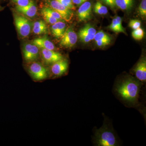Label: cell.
<instances>
[{
    "label": "cell",
    "mask_w": 146,
    "mask_h": 146,
    "mask_svg": "<svg viewBox=\"0 0 146 146\" xmlns=\"http://www.w3.org/2000/svg\"><path fill=\"white\" fill-rule=\"evenodd\" d=\"M142 83L136 78L126 76L116 83L115 91L124 102L135 106L138 102Z\"/></svg>",
    "instance_id": "1"
},
{
    "label": "cell",
    "mask_w": 146,
    "mask_h": 146,
    "mask_svg": "<svg viewBox=\"0 0 146 146\" xmlns=\"http://www.w3.org/2000/svg\"><path fill=\"white\" fill-rule=\"evenodd\" d=\"M94 141L96 146L119 145V140L115 131L111 126L105 122L101 127L96 130Z\"/></svg>",
    "instance_id": "2"
},
{
    "label": "cell",
    "mask_w": 146,
    "mask_h": 146,
    "mask_svg": "<svg viewBox=\"0 0 146 146\" xmlns=\"http://www.w3.org/2000/svg\"><path fill=\"white\" fill-rule=\"evenodd\" d=\"M13 16L15 25L18 34L23 38L27 37L31 32V22L24 15L14 13Z\"/></svg>",
    "instance_id": "3"
},
{
    "label": "cell",
    "mask_w": 146,
    "mask_h": 146,
    "mask_svg": "<svg viewBox=\"0 0 146 146\" xmlns=\"http://www.w3.org/2000/svg\"><path fill=\"white\" fill-rule=\"evenodd\" d=\"M30 63L28 68V71L33 80L40 81L48 77V70L42 63L36 61Z\"/></svg>",
    "instance_id": "4"
},
{
    "label": "cell",
    "mask_w": 146,
    "mask_h": 146,
    "mask_svg": "<svg viewBox=\"0 0 146 146\" xmlns=\"http://www.w3.org/2000/svg\"><path fill=\"white\" fill-rule=\"evenodd\" d=\"M49 7L56 11L65 21L69 22L72 18L74 13L72 9L66 7L56 0H47Z\"/></svg>",
    "instance_id": "5"
},
{
    "label": "cell",
    "mask_w": 146,
    "mask_h": 146,
    "mask_svg": "<svg viewBox=\"0 0 146 146\" xmlns=\"http://www.w3.org/2000/svg\"><path fill=\"white\" fill-rule=\"evenodd\" d=\"M23 52L24 59L27 63L35 62L39 58V48L33 44H25L23 47Z\"/></svg>",
    "instance_id": "6"
},
{
    "label": "cell",
    "mask_w": 146,
    "mask_h": 146,
    "mask_svg": "<svg viewBox=\"0 0 146 146\" xmlns=\"http://www.w3.org/2000/svg\"><path fill=\"white\" fill-rule=\"evenodd\" d=\"M78 36L72 27H68L61 36L59 44L66 48H71L74 46L77 41Z\"/></svg>",
    "instance_id": "7"
},
{
    "label": "cell",
    "mask_w": 146,
    "mask_h": 146,
    "mask_svg": "<svg viewBox=\"0 0 146 146\" xmlns=\"http://www.w3.org/2000/svg\"><path fill=\"white\" fill-rule=\"evenodd\" d=\"M136 78L142 83L146 81V58L144 56L141 58L133 70Z\"/></svg>",
    "instance_id": "8"
},
{
    "label": "cell",
    "mask_w": 146,
    "mask_h": 146,
    "mask_svg": "<svg viewBox=\"0 0 146 146\" xmlns=\"http://www.w3.org/2000/svg\"><path fill=\"white\" fill-rule=\"evenodd\" d=\"M40 54L43 62L46 64H53L63 58L61 54L53 50L41 49Z\"/></svg>",
    "instance_id": "9"
},
{
    "label": "cell",
    "mask_w": 146,
    "mask_h": 146,
    "mask_svg": "<svg viewBox=\"0 0 146 146\" xmlns=\"http://www.w3.org/2000/svg\"><path fill=\"white\" fill-rule=\"evenodd\" d=\"M96 33V31L90 24L85 25L78 33L80 39L83 43H88L94 40V36Z\"/></svg>",
    "instance_id": "10"
},
{
    "label": "cell",
    "mask_w": 146,
    "mask_h": 146,
    "mask_svg": "<svg viewBox=\"0 0 146 146\" xmlns=\"http://www.w3.org/2000/svg\"><path fill=\"white\" fill-rule=\"evenodd\" d=\"M92 13V5L90 2L83 3L79 6L78 10V17L80 22H84L89 20Z\"/></svg>",
    "instance_id": "11"
},
{
    "label": "cell",
    "mask_w": 146,
    "mask_h": 146,
    "mask_svg": "<svg viewBox=\"0 0 146 146\" xmlns=\"http://www.w3.org/2000/svg\"><path fill=\"white\" fill-rule=\"evenodd\" d=\"M16 10L24 16L29 18H33L36 16L37 9L34 1L31 0L28 5L25 6L21 7L16 5Z\"/></svg>",
    "instance_id": "12"
},
{
    "label": "cell",
    "mask_w": 146,
    "mask_h": 146,
    "mask_svg": "<svg viewBox=\"0 0 146 146\" xmlns=\"http://www.w3.org/2000/svg\"><path fill=\"white\" fill-rule=\"evenodd\" d=\"M68 63L66 59H62L53 63L51 67V71L56 76H62L68 70Z\"/></svg>",
    "instance_id": "13"
},
{
    "label": "cell",
    "mask_w": 146,
    "mask_h": 146,
    "mask_svg": "<svg viewBox=\"0 0 146 146\" xmlns=\"http://www.w3.org/2000/svg\"><path fill=\"white\" fill-rule=\"evenodd\" d=\"M33 44L41 49H44L54 50L55 49L53 43L46 36L34 39L33 41Z\"/></svg>",
    "instance_id": "14"
},
{
    "label": "cell",
    "mask_w": 146,
    "mask_h": 146,
    "mask_svg": "<svg viewBox=\"0 0 146 146\" xmlns=\"http://www.w3.org/2000/svg\"><path fill=\"white\" fill-rule=\"evenodd\" d=\"M51 30L53 36L56 38H61L66 30V25L63 21H58L53 24Z\"/></svg>",
    "instance_id": "15"
},
{
    "label": "cell",
    "mask_w": 146,
    "mask_h": 146,
    "mask_svg": "<svg viewBox=\"0 0 146 146\" xmlns=\"http://www.w3.org/2000/svg\"><path fill=\"white\" fill-rule=\"evenodd\" d=\"M33 31L35 34L37 35L47 34L48 32V26L44 21H36L33 24Z\"/></svg>",
    "instance_id": "16"
},
{
    "label": "cell",
    "mask_w": 146,
    "mask_h": 146,
    "mask_svg": "<svg viewBox=\"0 0 146 146\" xmlns=\"http://www.w3.org/2000/svg\"><path fill=\"white\" fill-rule=\"evenodd\" d=\"M109 29L112 31L117 33H123L126 34L125 29L123 27L122 24V19L119 16H117L112 21V23L109 26Z\"/></svg>",
    "instance_id": "17"
},
{
    "label": "cell",
    "mask_w": 146,
    "mask_h": 146,
    "mask_svg": "<svg viewBox=\"0 0 146 146\" xmlns=\"http://www.w3.org/2000/svg\"><path fill=\"white\" fill-rule=\"evenodd\" d=\"M134 0H115L116 7L124 11H130L134 5Z\"/></svg>",
    "instance_id": "18"
},
{
    "label": "cell",
    "mask_w": 146,
    "mask_h": 146,
    "mask_svg": "<svg viewBox=\"0 0 146 146\" xmlns=\"http://www.w3.org/2000/svg\"><path fill=\"white\" fill-rule=\"evenodd\" d=\"M41 11V13H46L53 18H55L59 21L65 22L58 12L49 7H42Z\"/></svg>",
    "instance_id": "19"
},
{
    "label": "cell",
    "mask_w": 146,
    "mask_h": 146,
    "mask_svg": "<svg viewBox=\"0 0 146 146\" xmlns=\"http://www.w3.org/2000/svg\"><path fill=\"white\" fill-rule=\"evenodd\" d=\"M94 12L99 15H106L108 13V10L106 7L103 5L100 2H97L94 7Z\"/></svg>",
    "instance_id": "20"
},
{
    "label": "cell",
    "mask_w": 146,
    "mask_h": 146,
    "mask_svg": "<svg viewBox=\"0 0 146 146\" xmlns=\"http://www.w3.org/2000/svg\"><path fill=\"white\" fill-rule=\"evenodd\" d=\"M94 39L96 42L97 41H104V40L111 41L110 36L103 31H100L96 33L94 36Z\"/></svg>",
    "instance_id": "21"
},
{
    "label": "cell",
    "mask_w": 146,
    "mask_h": 146,
    "mask_svg": "<svg viewBox=\"0 0 146 146\" xmlns=\"http://www.w3.org/2000/svg\"><path fill=\"white\" fill-rule=\"evenodd\" d=\"M132 37L137 40H141L143 38L144 31L141 28L134 30L131 33Z\"/></svg>",
    "instance_id": "22"
},
{
    "label": "cell",
    "mask_w": 146,
    "mask_h": 146,
    "mask_svg": "<svg viewBox=\"0 0 146 146\" xmlns=\"http://www.w3.org/2000/svg\"><path fill=\"white\" fill-rule=\"evenodd\" d=\"M138 13L142 17L146 18V0H142L139 7Z\"/></svg>",
    "instance_id": "23"
},
{
    "label": "cell",
    "mask_w": 146,
    "mask_h": 146,
    "mask_svg": "<svg viewBox=\"0 0 146 146\" xmlns=\"http://www.w3.org/2000/svg\"><path fill=\"white\" fill-rule=\"evenodd\" d=\"M66 7L73 10L75 9V7L73 3L72 0H56Z\"/></svg>",
    "instance_id": "24"
},
{
    "label": "cell",
    "mask_w": 146,
    "mask_h": 146,
    "mask_svg": "<svg viewBox=\"0 0 146 146\" xmlns=\"http://www.w3.org/2000/svg\"><path fill=\"white\" fill-rule=\"evenodd\" d=\"M141 26V21L136 19H132L131 20L129 23V27L133 30L139 28Z\"/></svg>",
    "instance_id": "25"
},
{
    "label": "cell",
    "mask_w": 146,
    "mask_h": 146,
    "mask_svg": "<svg viewBox=\"0 0 146 146\" xmlns=\"http://www.w3.org/2000/svg\"><path fill=\"white\" fill-rule=\"evenodd\" d=\"M42 13L45 21L48 23L53 25V24L55 23H56L58 22V21H60L58 20L57 19H56L55 18H53V17H52V16H50L49 15L46 14V13Z\"/></svg>",
    "instance_id": "26"
},
{
    "label": "cell",
    "mask_w": 146,
    "mask_h": 146,
    "mask_svg": "<svg viewBox=\"0 0 146 146\" xmlns=\"http://www.w3.org/2000/svg\"><path fill=\"white\" fill-rule=\"evenodd\" d=\"M11 1L16 4L17 6L23 7L28 5L31 0H11Z\"/></svg>",
    "instance_id": "27"
},
{
    "label": "cell",
    "mask_w": 146,
    "mask_h": 146,
    "mask_svg": "<svg viewBox=\"0 0 146 146\" xmlns=\"http://www.w3.org/2000/svg\"><path fill=\"white\" fill-rule=\"evenodd\" d=\"M100 1L112 9H115L116 7L115 0H100Z\"/></svg>",
    "instance_id": "28"
},
{
    "label": "cell",
    "mask_w": 146,
    "mask_h": 146,
    "mask_svg": "<svg viewBox=\"0 0 146 146\" xmlns=\"http://www.w3.org/2000/svg\"><path fill=\"white\" fill-rule=\"evenodd\" d=\"M111 41L110 40H104V41H99L96 42V44L98 46L103 47L107 46L110 44Z\"/></svg>",
    "instance_id": "29"
},
{
    "label": "cell",
    "mask_w": 146,
    "mask_h": 146,
    "mask_svg": "<svg viewBox=\"0 0 146 146\" xmlns=\"http://www.w3.org/2000/svg\"><path fill=\"white\" fill-rule=\"evenodd\" d=\"M87 1V0H72V1L74 4H75L78 6H80L82 4Z\"/></svg>",
    "instance_id": "30"
},
{
    "label": "cell",
    "mask_w": 146,
    "mask_h": 146,
    "mask_svg": "<svg viewBox=\"0 0 146 146\" xmlns=\"http://www.w3.org/2000/svg\"><path fill=\"white\" fill-rule=\"evenodd\" d=\"M3 9V7H2L1 6V5H0V11H1L2 10V9Z\"/></svg>",
    "instance_id": "31"
}]
</instances>
